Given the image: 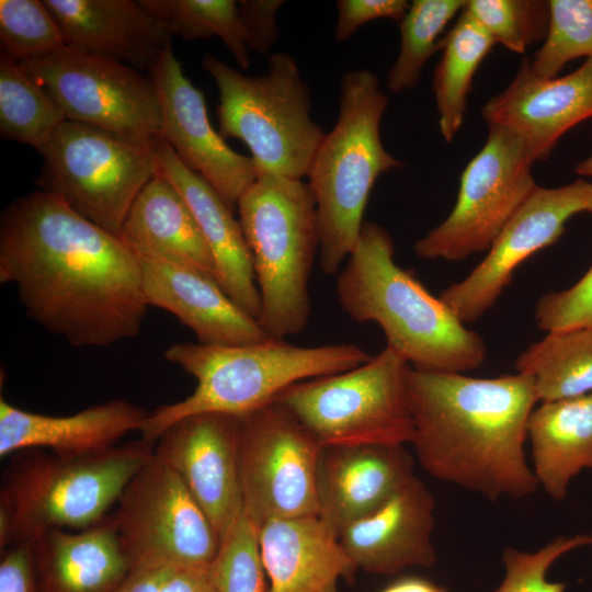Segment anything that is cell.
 Here are the masks:
<instances>
[{"instance_id": "obj_16", "label": "cell", "mask_w": 592, "mask_h": 592, "mask_svg": "<svg viewBox=\"0 0 592 592\" xmlns=\"http://www.w3.org/2000/svg\"><path fill=\"white\" fill-rule=\"evenodd\" d=\"M148 72L159 100L162 139L235 212L258 179L252 158L235 151L214 129L204 94L184 75L171 44Z\"/></svg>"}, {"instance_id": "obj_40", "label": "cell", "mask_w": 592, "mask_h": 592, "mask_svg": "<svg viewBox=\"0 0 592 592\" xmlns=\"http://www.w3.org/2000/svg\"><path fill=\"white\" fill-rule=\"evenodd\" d=\"M283 0H242L238 10L249 50L270 56L278 41L277 12Z\"/></svg>"}, {"instance_id": "obj_9", "label": "cell", "mask_w": 592, "mask_h": 592, "mask_svg": "<svg viewBox=\"0 0 592 592\" xmlns=\"http://www.w3.org/2000/svg\"><path fill=\"white\" fill-rule=\"evenodd\" d=\"M410 366L386 346L345 372L298 382L275 401L323 447L407 445L413 437L408 395Z\"/></svg>"}, {"instance_id": "obj_26", "label": "cell", "mask_w": 592, "mask_h": 592, "mask_svg": "<svg viewBox=\"0 0 592 592\" xmlns=\"http://www.w3.org/2000/svg\"><path fill=\"white\" fill-rule=\"evenodd\" d=\"M29 543L39 592H113L130 571L112 516L79 533L50 530Z\"/></svg>"}, {"instance_id": "obj_20", "label": "cell", "mask_w": 592, "mask_h": 592, "mask_svg": "<svg viewBox=\"0 0 592 592\" xmlns=\"http://www.w3.org/2000/svg\"><path fill=\"white\" fill-rule=\"evenodd\" d=\"M136 258L148 305L174 315L194 332L200 344L232 346L270 338L214 277L183 264Z\"/></svg>"}, {"instance_id": "obj_10", "label": "cell", "mask_w": 592, "mask_h": 592, "mask_svg": "<svg viewBox=\"0 0 592 592\" xmlns=\"http://www.w3.org/2000/svg\"><path fill=\"white\" fill-rule=\"evenodd\" d=\"M155 146L66 119L39 151L36 184L118 236L135 198L157 173Z\"/></svg>"}, {"instance_id": "obj_23", "label": "cell", "mask_w": 592, "mask_h": 592, "mask_svg": "<svg viewBox=\"0 0 592 592\" xmlns=\"http://www.w3.org/2000/svg\"><path fill=\"white\" fill-rule=\"evenodd\" d=\"M157 172L190 207L212 253L216 280L229 297L257 320L261 310L251 253L239 219L215 190L190 170L162 138L155 146Z\"/></svg>"}, {"instance_id": "obj_3", "label": "cell", "mask_w": 592, "mask_h": 592, "mask_svg": "<svg viewBox=\"0 0 592 592\" xmlns=\"http://www.w3.org/2000/svg\"><path fill=\"white\" fill-rule=\"evenodd\" d=\"M391 236L364 221L346 265L338 273L335 293L355 322H375L388 348L410 367L424 372L464 373L486 357L482 338L395 261Z\"/></svg>"}, {"instance_id": "obj_4", "label": "cell", "mask_w": 592, "mask_h": 592, "mask_svg": "<svg viewBox=\"0 0 592 592\" xmlns=\"http://www.w3.org/2000/svg\"><path fill=\"white\" fill-rule=\"evenodd\" d=\"M164 357L192 375L196 387L183 400L150 411L139 432L151 443L185 417L206 412L242 417L298 382L349 371L372 355L352 343L299 346L269 338L232 346L174 343Z\"/></svg>"}, {"instance_id": "obj_19", "label": "cell", "mask_w": 592, "mask_h": 592, "mask_svg": "<svg viewBox=\"0 0 592 592\" xmlns=\"http://www.w3.org/2000/svg\"><path fill=\"white\" fill-rule=\"evenodd\" d=\"M413 476V458L405 445L323 447L318 516L340 536L384 505Z\"/></svg>"}, {"instance_id": "obj_41", "label": "cell", "mask_w": 592, "mask_h": 592, "mask_svg": "<svg viewBox=\"0 0 592 592\" xmlns=\"http://www.w3.org/2000/svg\"><path fill=\"white\" fill-rule=\"evenodd\" d=\"M409 5L406 0H338L335 41L343 43L350 39L362 25L376 19H390L399 23Z\"/></svg>"}, {"instance_id": "obj_21", "label": "cell", "mask_w": 592, "mask_h": 592, "mask_svg": "<svg viewBox=\"0 0 592 592\" xmlns=\"http://www.w3.org/2000/svg\"><path fill=\"white\" fill-rule=\"evenodd\" d=\"M434 499L415 475L384 505L354 522L339 536L357 569L396 574L436 561L432 540Z\"/></svg>"}, {"instance_id": "obj_35", "label": "cell", "mask_w": 592, "mask_h": 592, "mask_svg": "<svg viewBox=\"0 0 592 592\" xmlns=\"http://www.w3.org/2000/svg\"><path fill=\"white\" fill-rule=\"evenodd\" d=\"M65 46L62 32L44 1L0 0V56L24 64Z\"/></svg>"}, {"instance_id": "obj_5", "label": "cell", "mask_w": 592, "mask_h": 592, "mask_svg": "<svg viewBox=\"0 0 592 592\" xmlns=\"http://www.w3.org/2000/svg\"><path fill=\"white\" fill-rule=\"evenodd\" d=\"M387 104L372 71L356 69L342 76L337 122L322 138L306 177L316 204L319 263L327 274L339 273L354 249L377 178L403 166L380 139Z\"/></svg>"}, {"instance_id": "obj_7", "label": "cell", "mask_w": 592, "mask_h": 592, "mask_svg": "<svg viewBox=\"0 0 592 592\" xmlns=\"http://www.w3.org/2000/svg\"><path fill=\"white\" fill-rule=\"evenodd\" d=\"M237 209L260 295V326L273 339L300 333L311 311L308 282L319 252L308 183L259 175L240 196Z\"/></svg>"}, {"instance_id": "obj_33", "label": "cell", "mask_w": 592, "mask_h": 592, "mask_svg": "<svg viewBox=\"0 0 592 592\" xmlns=\"http://www.w3.org/2000/svg\"><path fill=\"white\" fill-rule=\"evenodd\" d=\"M466 5L463 0H413L399 22L400 48L387 77L394 93L413 89L425 62L440 49L441 35Z\"/></svg>"}, {"instance_id": "obj_42", "label": "cell", "mask_w": 592, "mask_h": 592, "mask_svg": "<svg viewBox=\"0 0 592 592\" xmlns=\"http://www.w3.org/2000/svg\"><path fill=\"white\" fill-rule=\"evenodd\" d=\"M0 592H39L32 545H11L1 551Z\"/></svg>"}, {"instance_id": "obj_11", "label": "cell", "mask_w": 592, "mask_h": 592, "mask_svg": "<svg viewBox=\"0 0 592 592\" xmlns=\"http://www.w3.org/2000/svg\"><path fill=\"white\" fill-rule=\"evenodd\" d=\"M488 126L483 147L460 175L452 212L415 241L418 257L462 261L489 250L537 186L532 174L535 159L522 138L505 127Z\"/></svg>"}, {"instance_id": "obj_30", "label": "cell", "mask_w": 592, "mask_h": 592, "mask_svg": "<svg viewBox=\"0 0 592 592\" xmlns=\"http://www.w3.org/2000/svg\"><path fill=\"white\" fill-rule=\"evenodd\" d=\"M496 45L492 37L464 10L441 38V58L433 76V92L442 137L451 143L463 125L475 73Z\"/></svg>"}, {"instance_id": "obj_27", "label": "cell", "mask_w": 592, "mask_h": 592, "mask_svg": "<svg viewBox=\"0 0 592 592\" xmlns=\"http://www.w3.org/2000/svg\"><path fill=\"white\" fill-rule=\"evenodd\" d=\"M118 237L135 255L183 264L216 280L214 259L190 207L158 172L135 198Z\"/></svg>"}, {"instance_id": "obj_36", "label": "cell", "mask_w": 592, "mask_h": 592, "mask_svg": "<svg viewBox=\"0 0 592 592\" xmlns=\"http://www.w3.org/2000/svg\"><path fill=\"white\" fill-rule=\"evenodd\" d=\"M464 11L494 41L509 50L524 54L534 43L545 38L548 1L540 0H470Z\"/></svg>"}, {"instance_id": "obj_8", "label": "cell", "mask_w": 592, "mask_h": 592, "mask_svg": "<svg viewBox=\"0 0 592 592\" xmlns=\"http://www.w3.org/2000/svg\"><path fill=\"white\" fill-rule=\"evenodd\" d=\"M202 66L219 91L218 133L248 146L258 177L306 178L326 133L310 115V90L296 59L273 53L260 76L244 75L212 54Z\"/></svg>"}, {"instance_id": "obj_47", "label": "cell", "mask_w": 592, "mask_h": 592, "mask_svg": "<svg viewBox=\"0 0 592 592\" xmlns=\"http://www.w3.org/2000/svg\"><path fill=\"white\" fill-rule=\"evenodd\" d=\"M589 536H590L591 545H592V532L589 534Z\"/></svg>"}, {"instance_id": "obj_31", "label": "cell", "mask_w": 592, "mask_h": 592, "mask_svg": "<svg viewBox=\"0 0 592 592\" xmlns=\"http://www.w3.org/2000/svg\"><path fill=\"white\" fill-rule=\"evenodd\" d=\"M66 116L22 62L0 56V134L38 152Z\"/></svg>"}, {"instance_id": "obj_25", "label": "cell", "mask_w": 592, "mask_h": 592, "mask_svg": "<svg viewBox=\"0 0 592 592\" xmlns=\"http://www.w3.org/2000/svg\"><path fill=\"white\" fill-rule=\"evenodd\" d=\"M266 592H339L356 566L339 536L318 516L273 519L259 527Z\"/></svg>"}, {"instance_id": "obj_1", "label": "cell", "mask_w": 592, "mask_h": 592, "mask_svg": "<svg viewBox=\"0 0 592 592\" xmlns=\"http://www.w3.org/2000/svg\"><path fill=\"white\" fill-rule=\"evenodd\" d=\"M0 283L14 284L27 317L73 346L136 337L149 307L122 239L42 190L1 213Z\"/></svg>"}, {"instance_id": "obj_28", "label": "cell", "mask_w": 592, "mask_h": 592, "mask_svg": "<svg viewBox=\"0 0 592 592\" xmlns=\"http://www.w3.org/2000/svg\"><path fill=\"white\" fill-rule=\"evenodd\" d=\"M526 433L538 486L563 500L571 480L592 469V391L540 402L528 417Z\"/></svg>"}, {"instance_id": "obj_14", "label": "cell", "mask_w": 592, "mask_h": 592, "mask_svg": "<svg viewBox=\"0 0 592 592\" xmlns=\"http://www.w3.org/2000/svg\"><path fill=\"white\" fill-rule=\"evenodd\" d=\"M23 65L66 119L140 145L155 146L162 138L155 86L139 70L68 46Z\"/></svg>"}, {"instance_id": "obj_39", "label": "cell", "mask_w": 592, "mask_h": 592, "mask_svg": "<svg viewBox=\"0 0 592 592\" xmlns=\"http://www.w3.org/2000/svg\"><path fill=\"white\" fill-rule=\"evenodd\" d=\"M535 320L546 332L592 327V266L572 286L543 295Z\"/></svg>"}, {"instance_id": "obj_46", "label": "cell", "mask_w": 592, "mask_h": 592, "mask_svg": "<svg viewBox=\"0 0 592 592\" xmlns=\"http://www.w3.org/2000/svg\"><path fill=\"white\" fill-rule=\"evenodd\" d=\"M574 172L579 175L592 179V155L579 162Z\"/></svg>"}, {"instance_id": "obj_18", "label": "cell", "mask_w": 592, "mask_h": 592, "mask_svg": "<svg viewBox=\"0 0 592 592\" xmlns=\"http://www.w3.org/2000/svg\"><path fill=\"white\" fill-rule=\"evenodd\" d=\"M481 115L488 125L521 137L535 161L546 160L566 132L592 118V58L549 79L536 76L524 58L514 79L482 106Z\"/></svg>"}, {"instance_id": "obj_2", "label": "cell", "mask_w": 592, "mask_h": 592, "mask_svg": "<svg viewBox=\"0 0 592 592\" xmlns=\"http://www.w3.org/2000/svg\"><path fill=\"white\" fill-rule=\"evenodd\" d=\"M408 395L411 445L431 476L491 501L536 491L524 451L527 420L538 402L531 377L477 378L410 367Z\"/></svg>"}, {"instance_id": "obj_38", "label": "cell", "mask_w": 592, "mask_h": 592, "mask_svg": "<svg viewBox=\"0 0 592 592\" xmlns=\"http://www.w3.org/2000/svg\"><path fill=\"white\" fill-rule=\"evenodd\" d=\"M585 545H591L589 534L558 536L535 551L505 548V573L494 592H565V583L548 580V570L560 557Z\"/></svg>"}, {"instance_id": "obj_12", "label": "cell", "mask_w": 592, "mask_h": 592, "mask_svg": "<svg viewBox=\"0 0 592 592\" xmlns=\"http://www.w3.org/2000/svg\"><path fill=\"white\" fill-rule=\"evenodd\" d=\"M112 515L130 570L208 568L220 538L182 479L155 454Z\"/></svg>"}, {"instance_id": "obj_24", "label": "cell", "mask_w": 592, "mask_h": 592, "mask_svg": "<svg viewBox=\"0 0 592 592\" xmlns=\"http://www.w3.org/2000/svg\"><path fill=\"white\" fill-rule=\"evenodd\" d=\"M150 411L124 399L102 402L75 414L30 412L0 399V456L49 448L58 455H81L112 447L139 431Z\"/></svg>"}, {"instance_id": "obj_22", "label": "cell", "mask_w": 592, "mask_h": 592, "mask_svg": "<svg viewBox=\"0 0 592 592\" xmlns=\"http://www.w3.org/2000/svg\"><path fill=\"white\" fill-rule=\"evenodd\" d=\"M66 46L150 70L171 37L140 0H44Z\"/></svg>"}, {"instance_id": "obj_15", "label": "cell", "mask_w": 592, "mask_h": 592, "mask_svg": "<svg viewBox=\"0 0 592 592\" xmlns=\"http://www.w3.org/2000/svg\"><path fill=\"white\" fill-rule=\"evenodd\" d=\"M592 215V181L576 180L558 187L536 186L501 230L483 260L440 298L463 323L478 320L510 284L517 265L556 242L567 221Z\"/></svg>"}, {"instance_id": "obj_34", "label": "cell", "mask_w": 592, "mask_h": 592, "mask_svg": "<svg viewBox=\"0 0 592 592\" xmlns=\"http://www.w3.org/2000/svg\"><path fill=\"white\" fill-rule=\"evenodd\" d=\"M549 21L540 48L530 59L544 79L558 77L577 58H592V0H550Z\"/></svg>"}, {"instance_id": "obj_13", "label": "cell", "mask_w": 592, "mask_h": 592, "mask_svg": "<svg viewBox=\"0 0 592 592\" xmlns=\"http://www.w3.org/2000/svg\"><path fill=\"white\" fill-rule=\"evenodd\" d=\"M240 420L243 514L258 527L273 519L318 515L323 446L275 400Z\"/></svg>"}, {"instance_id": "obj_6", "label": "cell", "mask_w": 592, "mask_h": 592, "mask_svg": "<svg viewBox=\"0 0 592 592\" xmlns=\"http://www.w3.org/2000/svg\"><path fill=\"white\" fill-rule=\"evenodd\" d=\"M144 439L81 455L30 449L5 470L0 491V549L43 533L100 523L151 458Z\"/></svg>"}, {"instance_id": "obj_43", "label": "cell", "mask_w": 592, "mask_h": 592, "mask_svg": "<svg viewBox=\"0 0 592 592\" xmlns=\"http://www.w3.org/2000/svg\"><path fill=\"white\" fill-rule=\"evenodd\" d=\"M160 592H218L208 568L171 569Z\"/></svg>"}, {"instance_id": "obj_37", "label": "cell", "mask_w": 592, "mask_h": 592, "mask_svg": "<svg viewBox=\"0 0 592 592\" xmlns=\"http://www.w3.org/2000/svg\"><path fill=\"white\" fill-rule=\"evenodd\" d=\"M218 592H266L259 527L243 513L220 543L209 566Z\"/></svg>"}, {"instance_id": "obj_17", "label": "cell", "mask_w": 592, "mask_h": 592, "mask_svg": "<svg viewBox=\"0 0 592 592\" xmlns=\"http://www.w3.org/2000/svg\"><path fill=\"white\" fill-rule=\"evenodd\" d=\"M240 430V417L198 413L171 424L155 444V456L182 479L220 543L243 513Z\"/></svg>"}, {"instance_id": "obj_44", "label": "cell", "mask_w": 592, "mask_h": 592, "mask_svg": "<svg viewBox=\"0 0 592 592\" xmlns=\"http://www.w3.org/2000/svg\"><path fill=\"white\" fill-rule=\"evenodd\" d=\"M170 571L168 568L132 569L113 592H160Z\"/></svg>"}, {"instance_id": "obj_32", "label": "cell", "mask_w": 592, "mask_h": 592, "mask_svg": "<svg viewBox=\"0 0 592 592\" xmlns=\"http://www.w3.org/2000/svg\"><path fill=\"white\" fill-rule=\"evenodd\" d=\"M168 35L184 41L218 37L242 69L250 66L249 48L234 0H140Z\"/></svg>"}, {"instance_id": "obj_29", "label": "cell", "mask_w": 592, "mask_h": 592, "mask_svg": "<svg viewBox=\"0 0 592 592\" xmlns=\"http://www.w3.org/2000/svg\"><path fill=\"white\" fill-rule=\"evenodd\" d=\"M516 373L532 378L538 402L592 391V327L551 331L515 361Z\"/></svg>"}, {"instance_id": "obj_45", "label": "cell", "mask_w": 592, "mask_h": 592, "mask_svg": "<svg viewBox=\"0 0 592 592\" xmlns=\"http://www.w3.org/2000/svg\"><path fill=\"white\" fill-rule=\"evenodd\" d=\"M379 592H447V590L422 577L407 576L392 581Z\"/></svg>"}]
</instances>
